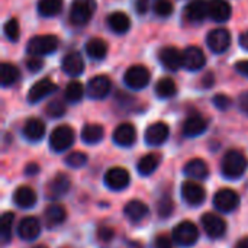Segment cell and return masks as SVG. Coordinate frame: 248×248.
Segmentation results:
<instances>
[{
	"instance_id": "obj_54",
	"label": "cell",
	"mask_w": 248,
	"mask_h": 248,
	"mask_svg": "<svg viewBox=\"0 0 248 248\" xmlns=\"http://www.w3.org/2000/svg\"><path fill=\"white\" fill-rule=\"evenodd\" d=\"M33 248H48L46 246H42V244H39V246H35Z\"/></svg>"
},
{
	"instance_id": "obj_34",
	"label": "cell",
	"mask_w": 248,
	"mask_h": 248,
	"mask_svg": "<svg viewBox=\"0 0 248 248\" xmlns=\"http://www.w3.org/2000/svg\"><path fill=\"white\" fill-rule=\"evenodd\" d=\"M155 93L160 99H170L177 93V86L173 78L164 77L160 78L155 84Z\"/></svg>"
},
{
	"instance_id": "obj_24",
	"label": "cell",
	"mask_w": 248,
	"mask_h": 248,
	"mask_svg": "<svg viewBox=\"0 0 248 248\" xmlns=\"http://www.w3.org/2000/svg\"><path fill=\"white\" fill-rule=\"evenodd\" d=\"M13 202L23 209H29L36 203V193L29 186H20L13 193Z\"/></svg>"
},
{
	"instance_id": "obj_10",
	"label": "cell",
	"mask_w": 248,
	"mask_h": 248,
	"mask_svg": "<svg viewBox=\"0 0 248 248\" xmlns=\"http://www.w3.org/2000/svg\"><path fill=\"white\" fill-rule=\"evenodd\" d=\"M208 45L211 48L212 52L215 54H222L225 52L230 45H231V35L227 29L224 28H218L214 29L208 33Z\"/></svg>"
},
{
	"instance_id": "obj_35",
	"label": "cell",
	"mask_w": 248,
	"mask_h": 248,
	"mask_svg": "<svg viewBox=\"0 0 248 248\" xmlns=\"http://www.w3.org/2000/svg\"><path fill=\"white\" fill-rule=\"evenodd\" d=\"M62 10V0H39L38 12L41 16L52 17L57 16Z\"/></svg>"
},
{
	"instance_id": "obj_37",
	"label": "cell",
	"mask_w": 248,
	"mask_h": 248,
	"mask_svg": "<svg viewBox=\"0 0 248 248\" xmlns=\"http://www.w3.org/2000/svg\"><path fill=\"white\" fill-rule=\"evenodd\" d=\"M13 221H15V214L13 212H4L1 215V219H0V234H1V238H3L4 243H7L10 240Z\"/></svg>"
},
{
	"instance_id": "obj_14",
	"label": "cell",
	"mask_w": 248,
	"mask_h": 248,
	"mask_svg": "<svg viewBox=\"0 0 248 248\" xmlns=\"http://www.w3.org/2000/svg\"><path fill=\"white\" fill-rule=\"evenodd\" d=\"M70 186H71L70 177H68L67 174H64V173H58V174H55V176L51 179V182L48 183V186H46V189H45V190H46V196H48L49 199L55 201V199L64 196V195L68 192Z\"/></svg>"
},
{
	"instance_id": "obj_33",
	"label": "cell",
	"mask_w": 248,
	"mask_h": 248,
	"mask_svg": "<svg viewBox=\"0 0 248 248\" xmlns=\"http://www.w3.org/2000/svg\"><path fill=\"white\" fill-rule=\"evenodd\" d=\"M19 70L16 65L9 64V62H3L0 65V83L3 87H9L12 84H15L19 80Z\"/></svg>"
},
{
	"instance_id": "obj_13",
	"label": "cell",
	"mask_w": 248,
	"mask_h": 248,
	"mask_svg": "<svg viewBox=\"0 0 248 248\" xmlns=\"http://www.w3.org/2000/svg\"><path fill=\"white\" fill-rule=\"evenodd\" d=\"M206 64V57L203 51L199 46H187L183 51V67H186L189 71H196L203 68Z\"/></svg>"
},
{
	"instance_id": "obj_16",
	"label": "cell",
	"mask_w": 248,
	"mask_h": 248,
	"mask_svg": "<svg viewBox=\"0 0 248 248\" xmlns=\"http://www.w3.org/2000/svg\"><path fill=\"white\" fill-rule=\"evenodd\" d=\"M160 62L169 71H177L183 65V52L174 46H166L160 51Z\"/></svg>"
},
{
	"instance_id": "obj_6",
	"label": "cell",
	"mask_w": 248,
	"mask_h": 248,
	"mask_svg": "<svg viewBox=\"0 0 248 248\" xmlns=\"http://www.w3.org/2000/svg\"><path fill=\"white\" fill-rule=\"evenodd\" d=\"M150 71L144 65H132L126 70L124 76V81L129 89L141 90L150 83Z\"/></svg>"
},
{
	"instance_id": "obj_53",
	"label": "cell",
	"mask_w": 248,
	"mask_h": 248,
	"mask_svg": "<svg viewBox=\"0 0 248 248\" xmlns=\"http://www.w3.org/2000/svg\"><path fill=\"white\" fill-rule=\"evenodd\" d=\"M235 248H248V237L243 238V240H240V241L237 243V247Z\"/></svg>"
},
{
	"instance_id": "obj_1",
	"label": "cell",
	"mask_w": 248,
	"mask_h": 248,
	"mask_svg": "<svg viewBox=\"0 0 248 248\" xmlns=\"http://www.w3.org/2000/svg\"><path fill=\"white\" fill-rule=\"evenodd\" d=\"M248 169V158L238 150H230L221 163V171L224 177L230 180H237L246 174Z\"/></svg>"
},
{
	"instance_id": "obj_36",
	"label": "cell",
	"mask_w": 248,
	"mask_h": 248,
	"mask_svg": "<svg viewBox=\"0 0 248 248\" xmlns=\"http://www.w3.org/2000/svg\"><path fill=\"white\" fill-rule=\"evenodd\" d=\"M83 94H84V89L81 86V83L78 81H70L64 90V96H65V100L70 102V103H77L83 99Z\"/></svg>"
},
{
	"instance_id": "obj_26",
	"label": "cell",
	"mask_w": 248,
	"mask_h": 248,
	"mask_svg": "<svg viewBox=\"0 0 248 248\" xmlns=\"http://www.w3.org/2000/svg\"><path fill=\"white\" fill-rule=\"evenodd\" d=\"M125 217L132 222H141L148 215V206L141 201H129L124 208Z\"/></svg>"
},
{
	"instance_id": "obj_44",
	"label": "cell",
	"mask_w": 248,
	"mask_h": 248,
	"mask_svg": "<svg viewBox=\"0 0 248 248\" xmlns=\"http://www.w3.org/2000/svg\"><path fill=\"white\" fill-rule=\"evenodd\" d=\"M26 67L31 73H38L42 67H44V61L39 57L31 55V58L26 60Z\"/></svg>"
},
{
	"instance_id": "obj_46",
	"label": "cell",
	"mask_w": 248,
	"mask_h": 248,
	"mask_svg": "<svg viewBox=\"0 0 248 248\" xmlns=\"http://www.w3.org/2000/svg\"><path fill=\"white\" fill-rule=\"evenodd\" d=\"M113 235H115V232H113V230L109 228V227H100V228L97 230V237H99L100 241L109 243V241L113 238Z\"/></svg>"
},
{
	"instance_id": "obj_20",
	"label": "cell",
	"mask_w": 248,
	"mask_h": 248,
	"mask_svg": "<svg viewBox=\"0 0 248 248\" xmlns=\"http://www.w3.org/2000/svg\"><path fill=\"white\" fill-rule=\"evenodd\" d=\"M185 16L190 22H202L209 16V3L206 0H192L185 7Z\"/></svg>"
},
{
	"instance_id": "obj_50",
	"label": "cell",
	"mask_w": 248,
	"mask_h": 248,
	"mask_svg": "<svg viewBox=\"0 0 248 248\" xmlns=\"http://www.w3.org/2000/svg\"><path fill=\"white\" fill-rule=\"evenodd\" d=\"M238 42H240V46H241V48H244L246 51H248V31L243 32V33L240 35Z\"/></svg>"
},
{
	"instance_id": "obj_4",
	"label": "cell",
	"mask_w": 248,
	"mask_h": 248,
	"mask_svg": "<svg viewBox=\"0 0 248 248\" xmlns=\"http://www.w3.org/2000/svg\"><path fill=\"white\" fill-rule=\"evenodd\" d=\"M96 12V0H74L70 7V20L74 25H86Z\"/></svg>"
},
{
	"instance_id": "obj_28",
	"label": "cell",
	"mask_w": 248,
	"mask_h": 248,
	"mask_svg": "<svg viewBox=\"0 0 248 248\" xmlns=\"http://www.w3.org/2000/svg\"><path fill=\"white\" fill-rule=\"evenodd\" d=\"M185 173L195 180H203L209 176V167L202 158H193L185 166Z\"/></svg>"
},
{
	"instance_id": "obj_49",
	"label": "cell",
	"mask_w": 248,
	"mask_h": 248,
	"mask_svg": "<svg viewBox=\"0 0 248 248\" xmlns=\"http://www.w3.org/2000/svg\"><path fill=\"white\" fill-rule=\"evenodd\" d=\"M240 108H241V110H244L248 115V92L240 96Z\"/></svg>"
},
{
	"instance_id": "obj_51",
	"label": "cell",
	"mask_w": 248,
	"mask_h": 248,
	"mask_svg": "<svg viewBox=\"0 0 248 248\" xmlns=\"http://www.w3.org/2000/svg\"><path fill=\"white\" fill-rule=\"evenodd\" d=\"M26 174L28 176H33V174H36L38 171H39V167H38V164H35V163H31V164H28L26 166Z\"/></svg>"
},
{
	"instance_id": "obj_12",
	"label": "cell",
	"mask_w": 248,
	"mask_h": 248,
	"mask_svg": "<svg viewBox=\"0 0 248 248\" xmlns=\"http://www.w3.org/2000/svg\"><path fill=\"white\" fill-rule=\"evenodd\" d=\"M170 135V129L167 126V124L164 122H155L153 125H150L145 131V142L148 145H153V147H158V145H163L167 138Z\"/></svg>"
},
{
	"instance_id": "obj_29",
	"label": "cell",
	"mask_w": 248,
	"mask_h": 248,
	"mask_svg": "<svg viewBox=\"0 0 248 248\" xmlns=\"http://www.w3.org/2000/svg\"><path fill=\"white\" fill-rule=\"evenodd\" d=\"M44 217H45L46 225H48L49 228H52V227L60 225V224H62V222L65 221V218H67V211H65V208H64L62 205H60V203H52V205H49V206L45 209Z\"/></svg>"
},
{
	"instance_id": "obj_3",
	"label": "cell",
	"mask_w": 248,
	"mask_h": 248,
	"mask_svg": "<svg viewBox=\"0 0 248 248\" xmlns=\"http://www.w3.org/2000/svg\"><path fill=\"white\" fill-rule=\"evenodd\" d=\"M58 46V39L54 35H38L29 39L26 45V51L29 55L41 57L52 54Z\"/></svg>"
},
{
	"instance_id": "obj_45",
	"label": "cell",
	"mask_w": 248,
	"mask_h": 248,
	"mask_svg": "<svg viewBox=\"0 0 248 248\" xmlns=\"http://www.w3.org/2000/svg\"><path fill=\"white\" fill-rule=\"evenodd\" d=\"M173 238H170L166 234H160L154 240V248H171L173 247Z\"/></svg>"
},
{
	"instance_id": "obj_5",
	"label": "cell",
	"mask_w": 248,
	"mask_h": 248,
	"mask_svg": "<svg viewBox=\"0 0 248 248\" xmlns=\"http://www.w3.org/2000/svg\"><path fill=\"white\" fill-rule=\"evenodd\" d=\"M74 142V131L68 125L57 126L49 135V147L55 153H62L68 150Z\"/></svg>"
},
{
	"instance_id": "obj_21",
	"label": "cell",
	"mask_w": 248,
	"mask_h": 248,
	"mask_svg": "<svg viewBox=\"0 0 248 248\" xmlns=\"http://www.w3.org/2000/svg\"><path fill=\"white\" fill-rule=\"evenodd\" d=\"M39 232H41V224L33 217L23 218L17 225V234L22 240L32 241L39 235Z\"/></svg>"
},
{
	"instance_id": "obj_23",
	"label": "cell",
	"mask_w": 248,
	"mask_h": 248,
	"mask_svg": "<svg viewBox=\"0 0 248 248\" xmlns=\"http://www.w3.org/2000/svg\"><path fill=\"white\" fill-rule=\"evenodd\" d=\"M23 135L28 141H39L45 135V124L38 118H29L23 125Z\"/></svg>"
},
{
	"instance_id": "obj_43",
	"label": "cell",
	"mask_w": 248,
	"mask_h": 248,
	"mask_svg": "<svg viewBox=\"0 0 248 248\" xmlns=\"http://www.w3.org/2000/svg\"><path fill=\"white\" fill-rule=\"evenodd\" d=\"M214 105H215L219 110H227V109L231 108L232 100H231L228 96H225V94H217V96L214 97Z\"/></svg>"
},
{
	"instance_id": "obj_19",
	"label": "cell",
	"mask_w": 248,
	"mask_h": 248,
	"mask_svg": "<svg viewBox=\"0 0 248 248\" xmlns=\"http://www.w3.org/2000/svg\"><path fill=\"white\" fill-rule=\"evenodd\" d=\"M137 141V131L132 124H121L113 131V142L119 147H131Z\"/></svg>"
},
{
	"instance_id": "obj_39",
	"label": "cell",
	"mask_w": 248,
	"mask_h": 248,
	"mask_svg": "<svg viewBox=\"0 0 248 248\" xmlns=\"http://www.w3.org/2000/svg\"><path fill=\"white\" fill-rule=\"evenodd\" d=\"M19 22L17 19H9L4 23V35L7 36L9 41H17L19 39Z\"/></svg>"
},
{
	"instance_id": "obj_52",
	"label": "cell",
	"mask_w": 248,
	"mask_h": 248,
	"mask_svg": "<svg viewBox=\"0 0 248 248\" xmlns=\"http://www.w3.org/2000/svg\"><path fill=\"white\" fill-rule=\"evenodd\" d=\"M212 80H214V76H212L211 73H208V74L205 76V78H203V86H205V87H211V86L214 84Z\"/></svg>"
},
{
	"instance_id": "obj_7",
	"label": "cell",
	"mask_w": 248,
	"mask_h": 248,
	"mask_svg": "<svg viewBox=\"0 0 248 248\" xmlns=\"http://www.w3.org/2000/svg\"><path fill=\"white\" fill-rule=\"evenodd\" d=\"M214 205L218 211L224 214L232 212L240 205V195L232 189H221L214 198Z\"/></svg>"
},
{
	"instance_id": "obj_42",
	"label": "cell",
	"mask_w": 248,
	"mask_h": 248,
	"mask_svg": "<svg viewBox=\"0 0 248 248\" xmlns=\"http://www.w3.org/2000/svg\"><path fill=\"white\" fill-rule=\"evenodd\" d=\"M157 211H158V215H160L161 218H169V217L173 214V211H174V203H173V201H171L169 196H164V198L158 202Z\"/></svg>"
},
{
	"instance_id": "obj_41",
	"label": "cell",
	"mask_w": 248,
	"mask_h": 248,
	"mask_svg": "<svg viewBox=\"0 0 248 248\" xmlns=\"http://www.w3.org/2000/svg\"><path fill=\"white\" fill-rule=\"evenodd\" d=\"M45 112L48 116L51 118H61L64 113H65V106L62 105V102L60 100H51L46 108H45Z\"/></svg>"
},
{
	"instance_id": "obj_38",
	"label": "cell",
	"mask_w": 248,
	"mask_h": 248,
	"mask_svg": "<svg viewBox=\"0 0 248 248\" xmlns=\"http://www.w3.org/2000/svg\"><path fill=\"white\" fill-rule=\"evenodd\" d=\"M86 163H87V155L81 151H74V153L68 154L65 158V164L70 166L71 169H80Z\"/></svg>"
},
{
	"instance_id": "obj_15",
	"label": "cell",
	"mask_w": 248,
	"mask_h": 248,
	"mask_svg": "<svg viewBox=\"0 0 248 248\" xmlns=\"http://www.w3.org/2000/svg\"><path fill=\"white\" fill-rule=\"evenodd\" d=\"M112 89L110 78L106 76H96L87 83V94L92 99H105Z\"/></svg>"
},
{
	"instance_id": "obj_27",
	"label": "cell",
	"mask_w": 248,
	"mask_h": 248,
	"mask_svg": "<svg viewBox=\"0 0 248 248\" xmlns=\"http://www.w3.org/2000/svg\"><path fill=\"white\" fill-rule=\"evenodd\" d=\"M108 25L112 32L122 35L126 33L131 28V20L126 13L124 12H113L108 16Z\"/></svg>"
},
{
	"instance_id": "obj_25",
	"label": "cell",
	"mask_w": 248,
	"mask_h": 248,
	"mask_svg": "<svg viewBox=\"0 0 248 248\" xmlns=\"http://www.w3.org/2000/svg\"><path fill=\"white\" fill-rule=\"evenodd\" d=\"M208 128V122L205 118H202L201 115H192L186 119L185 125H183V134L186 137H198L202 135Z\"/></svg>"
},
{
	"instance_id": "obj_22",
	"label": "cell",
	"mask_w": 248,
	"mask_h": 248,
	"mask_svg": "<svg viewBox=\"0 0 248 248\" xmlns=\"http://www.w3.org/2000/svg\"><path fill=\"white\" fill-rule=\"evenodd\" d=\"M231 6L225 0H211L209 1V17L215 22H227L231 17Z\"/></svg>"
},
{
	"instance_id": "obj_47",
	"label": "cell",
	"mask_w": 248,
	"mask_h": 248,
	"mask_svg": "<svg viewBox=\"0 0 248 248\" xmlns=\"http://www.w3.org/2000/svg\"><path fill=\"white\" fill-rule=\"evenodd\" d=\"M135 10H137V13H141V15L147 13V10H148V0H137Z\"/></svg>"
},
{
	"instance_id": "obj_40",
	"label": "cell",
	"mask_w": 248,
	"mask_h": 248,
	"mask_svg": "<svg viewBox=\"0 0 248 248\" xmlns=\"http://www.w3.org/2000/svg\"><path fill=\"white\" fill-rule=\"evenodd\" d=\"M154 12L160 17H167L173 13V3L170 0H157L154 3Z\"/></svg>"
},
{
	"instance_id": "obj_9",
	"label": "cell",
	"mask_w": 248,
	"mask_h": 248,
	"mask_svg": "<svg viewBox=\"0 0 248 248\" xmlns=\"http://www.w3.org/2000/svg\"><path fill=\"white\" fill-rule=\"evenodd\" d=\"M202 227L211 238H221L227 232L225 219L212 212H208L202 217Z\"/></svg>"
},
{
	"instance_id": "obj_18",
	"label": "cell",
	"mask_w": 248,
	"mask_h": 248,
	"mask_svg": "<svg viewBox=\"0 0 248 248\" xmlns=\"http://www.w3.org/2000/svg\"><path fill=\"white\" fill-rule=\"evenodd\" d=\"M61 67L65 74L77 77V76L83 74V71H84V60L80 52L71 51V52L65 54V57L62 58Z\"/></svg>"
},
{
	"instance_id": "obj_2",
	"label": "cell",
	"mask_w": 248,
	"mask_h": 248,
	"mask_svg": "<svg viewBox=\"0 0 248 248\" xmlns=\"http://www.w3.org/2000/svg\"><path fill=\"white\" fill-rule=\"evenodd\" d=\"M173 240L180 247H192L199 240V230L192 221H183L174 227Z\"/></svg>"
},
{
	"instance_id": "obj_30",
	"label": "cell",
	"mask_w": 248,
	"mask_h": 248,
	"mask_svg": "<svg viewBox=\"0 0 248 248\" xmlns=\"http://www.w3.org/2000/svg\"><path fill=\"white\" fill-rule=\"evenodd\" d=\"M160 163H161V157L158 154H155V153H151V154L144 155L138 161L137 170L142 176H150V174H153L157 170V167L160 166Z\"/></svg>"
},
{
	"instance_id": "obj_8",
	"label": "cell",
	"mask_w": 248,
	"mask_h": 248,
	"mask_svg": "<svg viewBox=\"0 0 248 248\" xmlns=\"http://www.w3.org/2000/svg\"><path fill=\"white\" fill-rule=\"evenodd\" d=\"M129 182H131V176L122 167H112L105 174V183H106V186L110 190H115V192H119V190L126 189L129 186Z\"/></svg>"
},
{
	"instance_id": "obj_17",
	"label": "cell",
	"mask_w": 248,
	"mask_h": 248,
	"mask_svg": "<svg viewBox=\"0 0 248 248\" xmlns=\"http://www.w3.org/2000/svg\"><path fill=\"white\" fill-rule=\"evenodd\" d=\"M57 90V86L49 80V78H42L39 81H36L28 92V102L29 103H38L42 99H45L46 96H49L51 93H54Z\"/></svg>"
},
{
	"instance_id": "obj_32",
	"label": "cell",
	"mask_w": 248,
	"mask_h": 248,
	"mask_svg": "<svg viewBox=\"0 0 248 248\" xmlns=\"http://www.w3.org/2000/svg\"><path fill=\"white\" fill-rule=\"evenodd\" d=\"M86 52L93 60H102L108 54V44L100 38H92L86 44Z\"/></svg>"
},
{
	"instance_id": "obj_48",
	"label": "cell",
	"mask_w": 248,
	"mask_h": 248,
	"mask_svg": "<svg viewBox=\"0 0 248 248\" xmlns=\"http://www.w3.org/2000/svg\"><path fill=\"white\" fill-rule=\"evenodd\" d=\"M235 70H237L240 74L248 77V61H238V62L235 64Z\"/></svg>"
},
{
	"instance_id": "obj_31",
	"label": "cell",
	"mask_w": 248,
	"mask_h": 248,
	"mask_svg": "<svg viewBox=\"0 0 248 248\" xmlns=\"http://www.w3.org/2000/svg\"><path fill=\"white\" fill-rule=\"evenodd\" d=\"M103 135H105V129L102 125H97V124H89L81 131V140L90 145L100 142L103 140Z\"/></svg>"
},
{
	"instance_id": "obj_11",
	"label": "cell",
	"mask_w": 248,
	"mask_h": 248,
	"mask_svg": "<svg viewBox=\"0 0 248 248\" xmlns=\"http://www.w3.org/2000/svg\"><path fill=\"white\" fill-rule=\"evenodd\" d=\"M182 196L189 205L199 206L206 199V192L198 182L187 180L182 185Z\"/></svg>"
}]
</instances>
